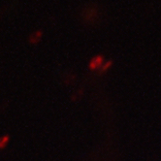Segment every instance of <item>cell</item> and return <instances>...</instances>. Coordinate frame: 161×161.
<instances>
[{
    "label": "cell",
    "mask_w": 161,
    "mask_h": 161,
    "mask_svg": "<svg viewBox=\"0 0 161 161\" xmlns=\"http://www.w3.org/2000/svg\"><path fill=\"white\" fill-rule=\"evenodd\" d=\"M104 63V56L103 55H95L94 57H92L88 64V68L91 71H95L98 70V69L101 68V66Z\"/></svg>",
    "instance_id": "1"
},
{
    "label": "cell",
    "mask_w": 161,
    "mask_h": 161,
    "mask_svg": "<svg viewBox=\"0 0 161 161\" xmlns=\"http://www.w3.org/2000/svg\"><path fill=\"white\" fill-rule=\"evenodd\" d=\"M43 38V31L42 30H36L30 34L29 36V43L32 45L38 44Z\"/></svg>",
    "instance_id": "2"
},
{
    "label": "cell",
    "mask_w": 161,
    "mask_h": 161,
    "mask_svg": "<svg viewBox=\"0 0 161 161\" xmlns=\"http://www.w3.org/2000/svg\"><path fill=\"white\" fill-rule=\"evenodd\" d=\"M9 141H10V136L9 135H5V136L0 137V149L5 148L7 144L9 143Z\"/></svg>",
    "instance_id": "3"
},
{
    "label": "cell",
    "mask_w": 161,
    "mask_h": 161,
    "mask_svg": "<svg viewBox=\"0 0 161 161\" xmlns=\"http://www.w3.org/2000/svg\"><path fill=\"white\" fill-rule=\"evenodd\" d=\"M112 66H113V61H112V60H108L106 63H103V65H102L101 68H100V73L103 74V73L107 72L108 69L111 68Z\"/></svg>",
    "instance_id": "4"
}]
</instances>
